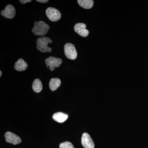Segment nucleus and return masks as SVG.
Wrapping results in <instances>:
<instances>
[{
    "instance_id": "f257e3e1",
    "label": "nucleus",
    "mask_w": 148,
    "mask_h": 148,
    "mask_svg": "<svg viewBox=\"0 0 148 148\" xmlns=\"http://www.w3.org/2000/svg\"><path fill=\"white\" fill-rule=\"evenodd\" d=\"M49 29V26L44 21H36L32 32L36 36H43L47 34Z\"/></svg>"
},
{
    "instance_id": "f03ea898",
    "label": "nucleus",
    "mask_w": 148,
    "mask_h": 148,
    "mask_svg": "<svg viewBox=\"0 0 148 148\" xmlns=\"http://www.w3.org/2000/svg\"><path fill=\"white\" fill-rule=\"evenodd\" d=\"M52 41L51 39L48 37H41L37 39V49L41 52H51V49L48 46L49 43H51Z\"/></svg>"
},
{
    "instance_id": "7ed1b4c3",
    "label": "nucleus",
    "mask_w": 148,
    "mask_h": 148,
    "mask_svg": "<svg viewBox=\"0 0 148 148\" xmlns=\"http://www.w3.org/2000/svg\"><path fill=\"white\" fill-rule=\"evenodd\" d=\"M64 53L67 58L71 60L76 58L77 53L73 45L70 43L66 44L64 47Z\"/></svg>"
},
{
    "instance_id": "20e7f679",
    "label": "nucleus",
    "mask_w": 148,
    "mask_h": 148,
    "mask_svg": "<svg viewBox=\"0 0 148 148\" xmlns=\"http://www.w3.org/2000/svg\"><path fill=\"white\" fill-rule=\"evenodd\" d=\"M45 62L47 68H49L51 71H53L55 68H58L62 64V60L60 58L50 56L45 59Z\"/></svg>"
},
{
    "instance_id": "39448f33",
    "label": "nucleus",
    "mask_w": 148,
    "mask_h": 148,
    "mask_svg": "<svg viewBox=\"0 0 148 148\" xmlns=\"http://www.w3.org/2000/svg\"><path fill=\"white\" fill-rule=\"evenodd\" d=\"M46 14L48 18L52 21H57L61 18V13L60 12L53 8H49L46 10Z\"/></svg>"
},
{
    "instance_id": "423d86ee",
    "label": "nucleus",
    "mask_w": 148,
    "mask_h": 148,
    "mask_svg": "<svg viewBox=\"0 0 148 148\" xmlns=\"http://www.w3.org/2000/svg\"><path fill=\"white\" fill-rule=\"evenodd\" d=\"M5 141L7 143H11L14 145H18L21 142L20 137L12 132H7L5 134Z\"/></svg>"
},
{
    "instance_id": "0eeeda50",
    "label": "nucleus",
    "mask_w": 148,
    "mask_h": 148,
    "mask_svg": "<svg viewBox=\"0 0 148 148\" xmlns=\"http://www.w3.org/2000/svg\"><path fill=\"white\" fill-rule=\"evenodd\" d=\"M82 144L84 148H94L95 145L92 138L87 133L83 134L82 137Z\"/></svg>"
},
{
    "instance_id": "6e6552de",
    "label": "nucleus",
    "mask_w": 148,
    "mask_h": 148,
    "mask_svg": "<svg viewBox=\"0 0 148 148\" xmlns=\"http://www.w3.org/2000/svg\"><path fill=\"white\" fill-rule=\"evenodd\" d=\"M1 14L6 18H12L15 16L16 11L13 6L8 5L5 7L4 10L1 11Z\"/></svg>"
},
{
    "instance_id": "1a4fd4ad",
    "label": "nucleus",
    "mask_w": 148,
    "mask_h": 148,
    "mask_svg": "<svg viewBox=\"0 0 148 148\" xmlns=\"http://www.w3.org/2000/svg\"><path fill=\"white\" fill-rule=\"evenodd\" d=\"M86 28V25L84 23H77L74 26V30L81 36L86 37L88 36L89 32Z\"/></svg>"
},
{
    "instance_id": "9d476101",
    "label": "nucleus",
    "mask_w": 148,
    "mask_h": 148,
    "mask_svg": "<svg viewBox=\"0 0 148 148\" xmlns=\"http://www.w3.org/2000/svg\"><path fill=\"white\" fill-rule=\"evenodd\" d=\"M28 64L22 58H20L16 61L14 65L15 70L18 71H23L27 69Z\"/></svg>"
},
{
    "instance_id": "9b49d317",
    "label": "nucleus",
    "mask_w": 148,
    "mask_h": 148,
    "mask_svg": "<svg viewBox=\"0 0 148 148\" xmlns=\"http://www.w3.org/2000/svg\"><path fill=\"white\" fill-rule=\"evenodd\" d=\"M68 117L69 116L66 114L61 112H58L53 114L52 118L56 121L60 123H62L68 119Z\"/></svg>"
},
{
    "instance_id": "f8f14e48",
    "label": "nucleus",
    "mask_w": 148,
    "mask_h": 148,
    "mask_svg": "<svg viewBox=\"0 0 148 148\" xmlns=\"http://www.w3.org/2000/svg\"><path fill=\"white\" fill-rule=\"evenodd\" d=\"M61 84V80L57 78H54L51 79L49 83V88L51 91L56 90Z\"/></svg>"
},
{
    "instance_id": "ddd939ff",
    "label": "nucleus",
    "mask_w": 148,
    "mask_h": 148,
    "mask_svg": "<svg viewBox=\"0 0 148 148\" xmlns=\"http://www.w3.org/2000/svg\"><path fill=\"white\" fill-rule=\"evenodd\" d=\"M77 2L81 7L86 9L92 8L94 3L92 0H78Z\"/></svg>"
},
{
    "instance_id": "4468645a",
    "label": "nucleus",
    "mask_w": 148,
    "mask_h": 148,
    "mask_svg": "<svg viewBox=\"0 0 148 148\" xmlns=\"http://www.w3.org/2000/svg\"><path fill=\"white\" fill-rule=\"evenodd\" d=\"M32 88L35 92H40L42 89V85L39 79H35L32 85Z\"/></svg>"
},
{
    "instance_id": "2eb2a0df",
    "label": "nucleus",
    "mask_w": 148,
    "mask_h": 148,
    "mask_svg": "<svg viewBox=\"0 0 148 148\" xmlns=\"http://www.w3.org/2000/svg\"><path fill=\"white\" fill-rule=\"evenodd\" d=\"M60 148H75L71 143L69 142H65L60 144Z\"/></svg>"
},
{
    "instance_id": "dca6fc26",
    "label": "nucleus",
    "mask_w": 148,
    "mask_h": 148,
    "mask_svg": "<svg viewBox=\"0 0 148 148\" xmlns=\"http://www.w3.org/2000/svg\"><path fill=\"white\" fill-rule=\"evenodd\" d=\"M19 1L22 4H25L27 3L31 2H32L31 0H20Z\"/></svg>"
},
{
    "instance_id": "f3484780",
    "label": "nucleus",
    "mask_w": 148,
    "mask_h": 148,
    "mask_svg": "<svg viewBox=\"0 0 148 148\" xmlns=\"http://www.w3.org/2000/svg\"><path fill=\"white\" fill-rule=\"evenodd\" d=\"M37 1L41 3H47L49 1L48 0H37Z\"/></svg>"
},
{
    "instance_id": "a211bd4d",
    "label": "nucleus",
    "mask_w": 148,
    "mask_h": 148,
    "mask_svg": "<svg viewBox=\"0 0 148 148\" xmlns=\"http://www.w3.org/2000/svg\"><path fill=\"white\" fill-rule=\"evenodd\" d=\"M2 74V73L1 71H0V77L1 76Z\"/></svg>"
}]
</instances>
